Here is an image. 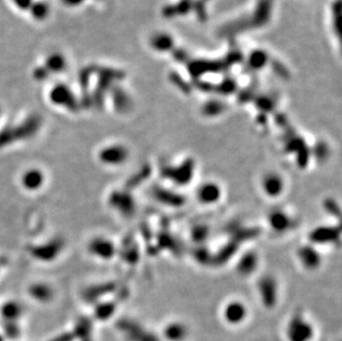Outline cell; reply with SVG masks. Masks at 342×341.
I'll return each mask as SVG.
<instances>
[{"mask_svg": "<svg viewBox=\"0 0 342 341\" xmlns=\"http://www.w3.org/2000/svg\"><path fill=\"white\" fill-rule=\"evenodd\" d=\"M114 309H115V305L112 304V303H107V304H102V305H99L98 307L96 308V316L98 319H108L110 316L113 315L114 313Z\"/></svg>", "mask_w": 342, "mask_h": 341, "instance_id": "cell-27", "label": "cell"}, {"mask_svg": "<svg viewBox=\"0 0 342 341\" xmlns=\"http://www.w3.org/2000/svg\"><path fill=\"white\" fill-rule=\"evenodd\" d=\"M340 229L335 226H322L315 228L309 235V241L312 245L321 244H335V241L339 238Z\"/></svg>", "mask_w": 342, "mask_h": 341, "instance_id": "cell-14", "label": "cell"}, {"mask_svg": "<svg viewBox=\"0 0 342 341\" xmlns=\"http://www.w3.org/2000/svg\"><path fill=\"white\" fill-rule=\"evenodd\" d=\"M84 1H87V0H61L63 6L67 8L79 7V6H81Z\"/></svg>", "mask_w": 342, "mask_h": 341, "instance_id": "cell-30", "label": "cell"}, {"mask_svg": "<svg viewBox=\"0 0 342 341\" xmlns=\"http://www.w3.org/2000/svg\"><path fill=\"white\" fill-rule=\"evenodd\" d=\"M207 236V228L205 226H200L193 230V237L198 241H202Z\"/></svg>", "mask_w": 342, "mask_h": 341, "instance_id": "cell-29", "label": "cell"}, {"mask_svg": "<svg viewBox=\"0 0 342 341\" xmlns=\"http://www.w3.org/2000/svg\"><path fill=\"white\" fill-rule=\"evenodd\" d=\"M267 220H268V225L270 228L278 234L290 230L292 224H294L291 216L282 209L271 210L268 216H267Z\"/></svg>", "mask_w": 342, "mask_h": 341, "instance_id": "cell-12", "label": "cell"}, {"mask_svg": "<svg viewBox=\"0 0 342 341\" xmlns=\"http://www.w3.org/2000/svg\"><path fill=\"white\" fill-rule=\"evenodd\" d=\"M155 199H157L163 204H171V205H181L183 202L182 197L170 191H166L164 189H158L155 191Z\"/></svg>", "mask_w": 342, "mask_h": 341, "instance_id": "cell-22", "label": "cell"}, {"mask_svg": "<svg viewBox=\"0 0 342 341\" xmlns=\"http://www.w3.org/2000/svg\"><path fill=\"white\" fill-rule=\"evenodd\" d=\"M49 99L53 105L67 108L71 111H76L78 108L77 99L74 97L72 90L64 83H58V85L53 86L49 92Z\"/></svg>", "mask_w": 342, "mask_h": 341, "instance_id": "cell-5", "label": "cell"}, {"mask_svg": "<svg viewBox=\"0 0 342 341\" xmlns=\"http://www.w3.org/2000/svg\"><path fill=\"white\" fill-rule=\"evenodd\" d=\"M287 341H312L315 327L301 313H296L287 323L285 329Z\"/></svg>", "mask_w": 342, "mask_h": 341, "instance_id": "cell-2", "label": "cell"}, {"mask_svg": "<svg viewBox=\"0 0 342 341\" xmlns=\"http://www.w3.org/2000/svg\"><path fill=\"white\" fill-rule=\"evenodd\" d=\"M259 260L258 256L256 253H246L245 255H242L241 258L238 260V264H237V270L240 275L244 276H249L252 273H255V270L258 267Z\"/></svg>", "mask_w": 342, "mask_h": 341, "instance_id": "cell-18", "label": "cell"}, {"mask_svg": "<svg viewBox=\"0 0 342 341\" xmlns=\"http://www.w3.org/2000/svg\"><path fill=\"white\" fill-rule=\"evenodd\" d=\"M118 328L125 335L128 341H161L156 335L133 320L118 321Z\"/></svg>", "mask_w": 342, "mask_h": 341, "instance_id": "cell-3", "label": "cell"}, {"mask_svg": "<svg viewBox=\"0 0 342 341\" xmlns=\"http://www.w3.org/2000/svg\"><path fill=\"white\" fill-rule=\"evenodd\" d=\"M110 205L125 216L132 215L135 211V201L126 192H113L109 197Z\"/></svg>", "mask_w": 342, "mask_h": 341, "instance_id": "cell-13", "label": "cell"}, {"mask_svg": "<svg viewBox=\"0 0 342 341\" xmlns=\"http://www.w3.org/2000/svg\"><path fill=\"white\" fill-rule=\"evenodd\" d=\"M297 257L300 265L304 267L306 270H317L321 265V255L318 249L312 244H307L301 246L297 250Z\"/></svg>", "mask_w": 342, "mask_h": 341, "instance_id": "cell-10", "label": "cell"}, {"mask_svg": "<svg viewBox=\"0 0 342 341\" xmlns=\"http://www.w3.org/2000/svg\"><path fill=\"white\" fill-rule=\"evenodd\" d=\"M28 12L30 13V16L34 20L43 21L44 19L48 18L49 13H50V7L43 0H34Z\"/></svg>", "mask_w": 342, "mask_h": 341, "instance_id": "cell-21", "label": "cell"}, {"mask_svg": "<svg viewBox=\"0 0 342 341\" xmlns=\"http://www.w3.org/2000/svg\"><path fill=\"white\" fill-rule=\"evenodd\" d=\"M261 191L270 199H277L282 195L286 189V182L278 172L271 171L266 173L260 181Z\"/></svg>", "mask_w": 342, "mask_h": 341, "instance_id": "cell-7", "label": "cell"}, {"mask_svg": "<svg viewBox=\"0 0 342 341\" xmlns=\"http://www.w3.org/2000/svg\"><path fill=\"white\" fill-rule=\"evenodd\" d=\"M43 174L39 170H29L22 176V184L26 189L34 191L43 184Z\"/></svg>", "mask_w": 342, "mask_h": 341, "instance_id": "cell-20", "label": "cell"}, {"mask_svg": "<svg viewBox=\"0 0 342 341\" xmlns=\"http://www.w3.org/2000/svg\"><path fill=\"white\" fill-rule=\"evenodd\" d=\"M10 1L13 4V7H16L17 10L28 12L34 0H10Z\"/></svg>", "mask_w": 342, "mask_h": 341, "instance_id": "cell-28", "label": "cell"}, {"mask_svg": "<svg viewBox=\"0 0 342 341\" xmlns=\"http://www.w3.org/2000/svg\"><path fill=\"white\" fill-rule=\"evenodd\" d=\"M76 335L81 341H91V323L87 318L80 319L76 326Z\"/></svg>", "mask_w": 342, "mask_h": 341, "instance_id": "cell-25", "label": "cell"}, {"mask_svg": "<svg viewBox=\"0 0 342 341\" xmlns=\"http://www.w3.org/2000/svg\"><path fill=\"white\" fill-rule=\"evenodd\" d=\"M165 176L177 185H186L193 179L194 174V162L187 160L176 166H167L164 170Z\"/></svg>", "mask_w": 342, "mask_h": 341, "instance_id": "cell-9", "label": "cell"}, {"mask_svg": "<svg viewBox=\"0 0 342 341\" xmlns=\"http://www.w3.org/2000/svg\"><path fill=\"white\" fill-rule=\"evenodd\" d=\"M0 341H2V338H1V337H0Z\"/></svg>", "mask_w": 342, "mask_h": 341, "instance_id": "cell-33", "label": "cell"}, {"mask_svg": "<svg viewBox=\"0 0 342 341\" xmlns=\"http://www.w3.org/2000/svg\"><path fill=\"white\" fill-rule=\"evenodd\" d=\"M130 157V152L126 146L122 144H113L103 147L99 153V160L103 164L110 166H118L124 164Z\"/></svg>", "mask_w": 342, "mask_h": 341, "instance_id": "cell-6", "label": "cell"}, {"mask_svg": "<svg viewBox=\"0 0 342 341\" xmlns=\"http://www.w3.org/2000/svg\"><path fill=\"white\" fill-rule=\"evenodd\" d=\"M89 250L92 255L102 259H110L116 253L115 246L112 241L103 237H97L92 239L89 244Z\"/></svg>", "mask_w": 342, "mask_h": 341, "instance_id": "cell-16", "label": "cell"}, {"mask_svg": "<svg viewBox=\"0 0 342 341\" xmlns=\"http://www.w3.org/2000/svg\"><path fill=\"white\" fill-rule=\"evenodd\" d=\"M258 290L262 304L266 308L272 309L277 304V294H278V288H277V283L271 276H265L258 283Z\"/></svg>", "mask_w": 342, "mask_h": 341, "instance_id": "cell-11", "label": "cell"}, {"mask_svg": "<svg viewBox=\"0 0 342 341\" xmlns=\"http://www.w3.org/2000/svg\"><path fill=\"white\" fill-rule=\"evenodd\" d=\"M31 297L40 301H48L52 297V290L49 286L44 284H36L32 285L29 289Z\"/></svg>", "mask_w": 342, "mask_h": 341, "instance_id": "cell-23", "label": "cell"}, {"mask_svg": "<svg viewBox=\"0 0 342 341\" xmlns=\"http://www.w3.org/2000/svg\"><path fill=\"white\" fill-rule=\"evenodd\" d=\"M43 68L46 69L47 72L60 73L67 68V59L60 52H52L48 54L47 59L44 60Z\"/></svg>", "mask_w": 342, "mask_h": 341, "instance_id": "cell-19", "label": "cell"}, {"mask_svg": "<svg viewBox=\"0 0 342 341\" xmlns=\"http://www.w3.org/2000/svg\"><path fill=\"white\" fill-rule=\"evenodd\" d=\"M196 200L203 205H214L222 199V187L213 181H207L198 185L196 189Z\"/></svg>", "mask_w": 342, "mask_h": 341, "instance_id": "cell-8", "label": "cell"}, {"mask_svg": "<svg viewBox=\"0 0 342 341\" xmlns=\"http://www.w3.org/2000/svg\"><path fill=\"white\" fill-rule=\"evenodd\" d=\"M6 330H7V334L10 336V337H14V336H17L19 333V329L17 328V326L14 325V323H12V321L7 326Z\"/></svg>", "mask_w": 342, "mask_h": 341, "instance_id": "cell-31", "label": "cell"}, {"mask_svg": "<svg viewBox=\"0 0 342 341\" xmlns=\"http://www.w3.org/2000/svg\"><path fill=\"white\" fill-rule=\"evenodd\" d=\"M2 317L7 320H14L21 314V307L17 303H8L1 309Z\"/></svg>", "mask_w": 342, "mask_h": 341, "instance_id": "cell-26", "label": "cell"}, {"mask_svg": "<svg viewBox=\"0 0 342 341\" xmlns=\"http://www.w3.org/2000/svg\"><path fill=\"white\" fill-rule=\"evenodd\" d=\"M113 289L112 285H101L97 286V287H91L84 291V298L88 301H94L100 298L102 295L110 293Z\"/></svg>", "mask_w": 342, "mask_h": 341, "instance_id": "cell-24", "label": "cell"}, {"mask_svg": "<svg viewBox=\"0 0 342 341\" xmlns=\"http://www.w3.org/2000/svg\"><path fill=\"white\" fill-rule=\"evenodd\" d=\"M222 317L230 326L241 325L248 317V308L246 304L238 299L228 301L222 310Z\"/></svg>", "mask_w": 342, "mask_h": 341, "instance_id": "cell-4", "label": "cell"}, {"mask_svg": "<svg viewBox=\"0 0 342 341\" xmlns=\"http://www.w3.org/2000/svg\"><path fill=\"white\" fill-rule=\"evenodd\" d=\"M40 124V118L38 116H30L20 125L6 127L0 132V147L8 146L11 143L20 140L30 139L38 132Z\"/></svg>", "mask_w": 342, "mask_h": 341, "instance_id": "cell-1", "label": "cell"}, {"mask_svg": "<svg viewBox=\"0 0 342 341\" xmlns=\"http://www.w3.org/2000/svg\"><path fill=\"white\" fill-rule=\"evenodd\" d=\"M62 247L63 241L61 239H53L51 241H49L46 245L33 247V248L30 249V253L34 258L43 261H49L56 258V257L60 254Z\"/></svg>", "mask_w": 342, "mask_h": 341, "instance_id": "cell-15", "label": "cell"}, {"mask_svg": "<svg viewBox=\"0 0 342 341\" xmlns=\"http://www.w3.org/2000/svg\"><path fill=\"white\" fill-rule=\"evenodd\" d=\"M190 330L182 321H171L163 329V337L166 341H185Z\"/></svg>", "mask_w": 342, "mask_h": 341, "instance_id": "cell-17", "label": "cell"}, {"mask_svg": "<svg viewBox=\"0 0 342 341\" xmlns=\"http://www.w3.org/2000/svg\"><path fill=\"white\" fill-rule=\"evenodd\" d=\"M72 339H73V336L71 334H62L56 339H53L52 341H72Z\"/></svg>", "mask_w": 342, "mask_h": 341, "instance_id": "cell-32", "label": "cell"}]
</instances>
